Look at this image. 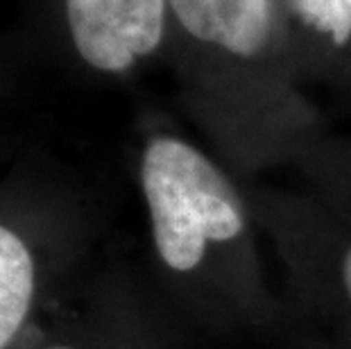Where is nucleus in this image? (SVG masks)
I'll return each instance as SVG.
<instances>
[{"mask_svg":"<svg viewBox=\"0 0 351 349\" xmlns=\"http://www.w3.org/2000/svg\"><path fill=\"white\" fill-rule=\"evenodd\" d=\"M143 191L163 263L189 272L208 241H231L245 215L234 189L204 154L177 139H154L143 154Z\"/></svg>","mask_w":351,"mask_h":349,"instance_id":"f257e3e1","label":"nucleus"},{"mask_svg":"<svg viewBox=\"0 0 351 349\" xmlns=\"http://www.w3.org/2000/svg\"><path fill=\"white\" fill-rule=\"evenodd\" d=\"M66 12L80 55L116 73L159 46L166 0H66Z\"/></svg>","mask_w":351,"mask_h":349,"instance_id":"f03ea898","label":"nucleus"},{"mask_svg":"<svg viewBox=\"0 0 351 349\" xmlns=\"http://www.w3.org/2000/svg\"><path fill=\"white\" fill-rule=\"evenodd\" d=\"M179 23L202 41L250 57L270 32L267 0H170Z\"/></svg>","mask_w":351,"mask_h":349,"instance_id":"7ed1b4c3","label":"nucleus"},{"mask_svg":"<svg viewBox=\"0 0 351 349\" xmlns=\"http://www.w3.org/2000/svg\"><path fill=\"white\" fill-rule=\"evenodd\" d=\"M34 293V263L25 243L0 225V349L23 324Z\"/></svg>","mask_w":351,"mask_h":349,"instance_id":"20e7f679","label":"nucleus"},{"mask_svg":"<svg viewBox=\"0 0 351 349\" xmlns=\"http://www.w3.org/2000/svg\"><path fill=\"white\" fill-rule=\"evenodd\" d=\"M306 23L315 25L342 46L351 36V0H297Z\"/></svg>","mask_w":351,"mask_h":349,"instance_id":"39448f33","label":"nucleus"},{"mask_svg":"<svg viewBox=\"0 0 351 349\" xmlns=\"http://www.w3.org/2000/svg\"><path fill=\"white\" fill-rule=\"evenodd\" d=\"M342 279H345V288H347V295H349V300H351V250L347 252L345 265H342Z\"/></svg>","mask_w":351,"mask_h":349,"instance_id":"423d86ee","label":"nucleus"},{"mask_svg":"<svg viewBox=\"0 0 351 349\" xmlns=\"http://www.w3.org/2000/svg\"><path fill=\"white\" fill-rule=\"evenodd\" d=\"M50 349H71V347H50Z\"/></svg>","mask_w":351,"mask_h":349,"instance_id":"0eeeda50","label":"nucleus"}]
</instances>
